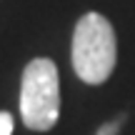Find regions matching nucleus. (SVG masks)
Wrapping results in <instances>:
<instances>
[{"label": "nucleus", "mask_w": 135, "mask_h": 135, "mask_svg": "<svg viewBox=\"0 0 135 135\" xmlns=\"http://www.w3.org/2000/svg\"><path fill=\"white\" fill-rule=\"evenodd\" d=\"M118 60V43L110 20L100 13H85L73 33V70L88 85L110 78Z\"/></svg>", "instance_id": "f257e3e1"}, {"label": "nucleus", "mask_w": 135, "mask_h": 135, "mask_svg": "<svg viewBox=\"0 0 135 135\" xmlns=\"http://www.w3.org/2000/svg\"><path fill=\"white\" fill-rule=\"evenodd\" d=\"M20 115L30 130L45 133L60 118V80L50 58H35L20 80Z\"/></svg>", "instance_id": "f03ea898"}, {"label": "nucleus", "mask_w": 135, "mask_h": 135, "mask_svg": "<svg viewBox=\"0 0 135 135\" xmlns=\"http://www.w3.org/2000/svg\"><path fill=\"white\" fill-rule=\"evenodd\" d=\"M0 135H13V115L10 113H0Z\"/></svg>", "instance_id": "7ed1b4c3"}, {"label": "nucleus", "mask_w": 135, "mask_h": 135, "mask_svg": "<svg viewBox=\"0 0 135 135\" xmlns=\"http://www.w3.org/2000/svg\"><path fill=\"white\" fill-rule=\"evenodd\" d=\"M123 120H125V115H120L118 120H113V123H108V125H103L100 130H98V135H115V133H118V128L123 125Z\"/></svg>", "instance_id": "20e7f679"}]
</instances>
